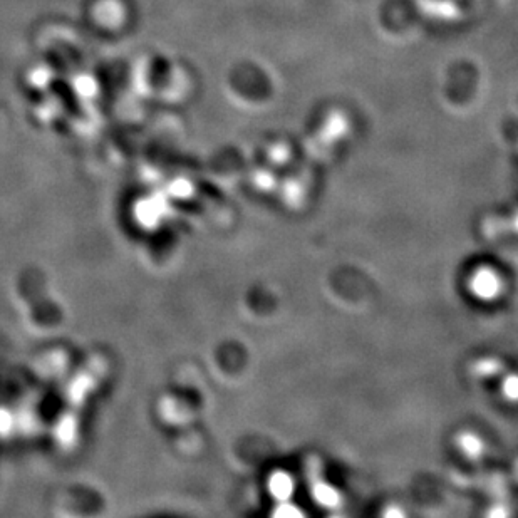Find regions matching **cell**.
<instances>
[{
    "label": "cell",
    "mask_w": 518,
    "mask_h": 518,
    "mask_svg": "<svg viewBox=\"0 0 518 518\" xmlns=\"http://www.w3.org/2000/svg\"><path fill=\"white\" fill-rule=\"evenodd\" d=\"M473 292L483 299H492L497 296L498 279L497 275L490 272V270H482L473 277L472 282Z\"/></svg>",
    "instance_id": "1"
},
{
    "label": "cell",
    "mask_w": 518,
    "mask_h": 518,
    "mask_svg": "<svg viewBox=\"0 0 518 518\" xmlns=\"http://www.w3.org/2000/svg\"><path fill=\"white\" fill-rule=\"evenodd\" d=\"M275 483H277V487H274L275 495H279V498H285L291 495L292 488H294V483H292L291 478L285 477V475H279V477L275 478Z\"/></svg>",
    "instance_id": "2"
}]
</instances>
